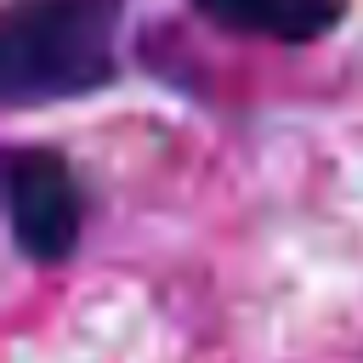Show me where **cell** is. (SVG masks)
Returning <instances> with one entry per match:
<instances>
[{
  "label": "cell",
  "mask_w": 363,
  "mask_h": 363,
  "mask_svg": "<svg viewBox=\"0 0 363 363\" xmlns=\"http://www.w3.org/2000/svg\"><path fill=\"white\" fill-rule=\"evenodd\" d=\"M125 0H11L0 17V96L11 108L74 102L119 74Z\"/></svg>",
  "instance_id": "obj_1"
},
{
  "label": "cell",
  "mask_w": 363,
  "mask_h": 363,
  "mask_svg": "<svg viewBox=\"0 0 363 363\" xmlns=\"http://www.w3.org/2000/svg\"><path fill=\"white\" fill-rule=\"evenodd\" d=\"M6 210H11L17 250L28 261H40V267L68 261L74 244H79V233H85L79 176L51 147H23V153L6 159Z\"/></svg>",
  "instance_id": "obj_2"
},
{
  "label": "cell",
  "mask_w": 363,
  "mask_h": 363,
  "mask_svg": "<svg viewBox=\"0 0 363 363\" xmlns=\"http://www.w3.org/2000/svg\"><path fill=\"white\" fill-rule=\"evenodd\" d=\"M193 6L216 28L278 40V45H312L346 17V0H193Z\"/></svg>",
  "instance_id": "obj_3"
}]
</instances>
